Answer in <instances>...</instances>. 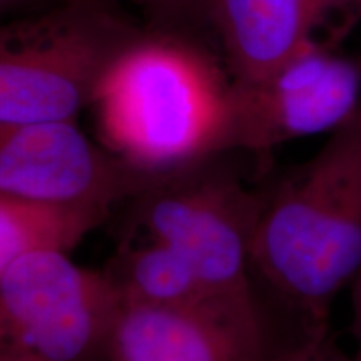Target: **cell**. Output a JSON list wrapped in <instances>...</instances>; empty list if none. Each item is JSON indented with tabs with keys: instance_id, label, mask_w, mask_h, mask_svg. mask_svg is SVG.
I'll list each match as a JSON object with an SVG mask.
<instances>
[{
	"instance_id": "7a4b0ae2",
	"label": "cell",
	"mask_w": 361,
	"mask_h": 361,
	"mask_svg": "<svg viewBox=\"0 0 361 361\" xmlns=\"http://www.w3.org/2000/svg\"><path fill=\"white\" fill-rule=\"evenodd\" d=\"M251 266L311 329H328L333 301L361 266V111L263 197Z\"/></svg>"
},
{
	"instance_id": "3957f363",
	"label": "cell",
	"mask_w": 361,
	"mask_h": 361,
	"mask_svg": "<svg viewBox=\"0 0 361 361\" xmlns=\"http://www.w3.org/2000/svg\"><path fill=\"white\" fill-rule=\"evenodd\" d=\"M142 30L101 4H57L0 25V129L75 119Z\"/></svg>"
},
{
	"instance_id": "5bb4252c",
	"label": "cell",
	"mask_w": 361,
	"mask_h": 361,
	"mask_svg": "<svg viewBox=\"0 0 361 361\" xmlns=\"http://www.w3.org/2000/svg\"><path fill=\"white\" fill-rule=\"evenodd\" d=\"M353 336H355V360L361 361V266L360 269L356 271L353 281Z\"/></svg>"
},
{
	"instance_id": "9c48e42d",
	"label": "cell",
	"mask_w": 361,
	"mask_h": 361,
	"mask_svg": "<svg viewBox=\"0 0 361 361\" xmlns=\"http://www.w3.org/2000/svg\"><path fill=\"white\" fill-rule=\"evenodd\" d=\"M338 12L356 16L355 0H216L214 37L234 82H258L313 42Z\"/></svg>"
},
{
	"instance_id": "7c38bea8",
	"label": "cell",
	"mask_w": 361,
	"mask_h": 361,
	"mask_svg": "<svg viewBox=\"0 0 361 361\" xmlns=\"http://www.w3.org/2000/svg\"><path fill=\"white\" fill-rule=\"evenodd\" d=\"M141 8L146 27L156 32L202 42L214 35L216 0H133Z\"/></svg>"
},
{
	"instance_id": "ba28073f",
	"label": "cell",
	"mask_w": 361,
	"mask_h": 361,
	"mask_svg": "<svg viewBox=\"0 0 361 361\" xmlns=\"http://www.w3.org/2000/svg\"><path fill=\"white\" fill-rule=\"evenodd\" d=\"M261 310L121 301L104 361H273Z\"/></svg>"
},
{
	"instance_id": "e0dca14e",
	"label": "cell",
	"mask_w": 361,
	"mask_h": 361,
	"mask_svg": "<svg viewBox=\"0 0 361 361\" xmlns=\"http://www.w3.org/2000/svg\"><path fill=\"white\" fill-rule=\"evenodd\" d=\"M25 0H0V12L2 11H7V8H11L13 6H19V4H24Z\"/></svg>"
},
{
	"instance_id": "5b68a950",
	"label": "cell",
	"mask_w": 361,
	"mask_h": 361,
	"mask_svg": "<svg viewBox=\"0 0 361 361\" xmlns=\"http://www.w3.org/2000/svg\"><path fill=\"white\" fill-rule=\"evenodd\" d=\"M180 178L151 189L144 214L149 234L189 261L213 303L259 310L251 245L263 197L226 176Z\"/></svg>"
},
{
	"instance_id": "9a60e30c",
	"label": "cell",
	"mask_w": 361,
	"mask_h": 361,
	"mask_svg": "<svg viewBox=\"0 0 361 361\" xmlns=\"http://www.w3.org/2000/svg\"><path fill=\"white\" fill-rule=\"evenodd\" d=\"M0 361H35V360L19 353V351L8 348V346L0 345Z\"/></svg>"
},
{
	"instance_id": "6da1fadb",
	"label": "cell",
	"mask_w": 361,
	"mask_h": 361,
	"mask_svg": "<svg viewBox=\"0 0 361 361\" xmlns=\"http://www.w3.org/2000/svg\"><path fill=\"white\" fill-rule=\"evenodd\" d=\"M229 92L204 42L144 29L104 72L90 106L107 151L168 179L226 152Z\"/></svg>"
},
{
	"instance_id": "2e32d148",
	"label": "cell",
	"mask_w": 361,
	"mask_h": 361,
	"mask_svg": "<svg viewBox=\"0 0 361 361\" xmlns=\"http://www.w3.org/2000/svg\"><path fill=\"white\" fill-rule=\"evenodd\" d=\"M56 4H102V6H116V0H54Z\"/></svg>"
},
{
	"instance_id": "4fadbf2b",
	"label": "cell",
	"mask_w": 361,
	"mask_h": 361,
	"mask_svg": "<svg viewBox=\"0 0 361 361\" xmlns=\"http://www.w3.org/2000/svg\"><path fill=\"white\" fill-rule=\"evenodd\" d=\"M273 361H356L355 356L341 353L331 338L328 329L323 331H310L303 340L284 348Z\"/></svg>"
},
{
	"instance_id": "52a82bcc",
	"label": "cell",
	"mask_w": 361,
	"mask_h": 361,
	"mask_svg": "<svg viewBox=\"0 0 361 361\" xmlns=\"http://www.w3.org/2000/svg\"><path fill=\"white\" fill-rule=\"evenodd\" d=\"M164 180L129 168L99 147L75 119L0 129V192L106 213L114 202Z\"/></svg>"
},
{
	"instance_id": "277c9868",
	"label": "cell",
	"mask_w": 361,
	"mask_h": 361,
	"mask_svg": "<svg viewBox=\"0 0 361 361\" xmlns=\"http://www.w3.org/2000/svg\"><path fill=\"white\" fill-rule=\"evenodd\" d=\"M123 295L111 273L42 250L0 278V345L35 361H102Z\"/></svg>"
},
{
	"instance_id": "8992f818",
	"label": "cell",
	"mask_w": 361,
	"mask_h": 361,
	"mask_svg": "<svg viewBox=\"0 0 361 361\" xmlns=\"http://www.w3.org/2000/svg\"><path fill=\"white\" fill-rule=\"evenodd\" d=\"M360 111L361 62L313 40L263 80H231L226 151L331 134Z\"/></svg>"
},
{
	"instance_id": "30bf717a",
	"label": "cell",
	"mask_w": 361,
	"mask_h": 361,
	"mask_svg": "<svg viewBox=\"0 0 361 361\" xmlns=\"http://www.w3.org/2000/svg\"><path fill=\"white\" fill-rule=\"evenodd\" d=\"M104 218V211L49 206L0 192V278L30 252H69Z\"/></svg>"
},
{
	"instance_id": "8fae6325",
	"label": "cell",
	"mask_w": 361,
	"mask_h": 361,
	"mask_svg": "<svg viewBox=\"0 0 361 361\" xmlns=\"http://www.w3.org/2000/svg\"><path fill=\"white\" fill-rule=\"evenodd\" d=\"M112 278L124 301L173 306L213 303L189 261L176 247L154 238L130 251Z\"/></svg>"
},
{
	"instance_id": "ac0fdd59",
	"label": "cell",
	"mask_w": 361,
	"mask_h": 361,
	"mask_svg": "<svg viewBox=\"0 0 361 361\" xmlns=\"http://www.w3.org/2000/svg\"><path fill=\"white\" fill-rule=\"evenodd\" d=\"M355 8H356V16H361V0H355Z\"/></svg>"
}]
</instances>
